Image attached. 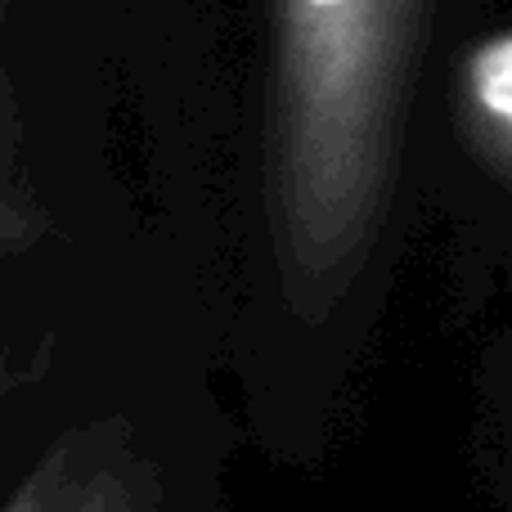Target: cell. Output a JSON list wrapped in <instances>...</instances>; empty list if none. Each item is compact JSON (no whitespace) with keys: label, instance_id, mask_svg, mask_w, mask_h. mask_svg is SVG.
Instances as JSON below:
<instances>
[{"label":"cell","instance_id":"obj_1","mask_svg":"<svg viewBox=\"0 0 512 512\" xmlns=\"http://www.w3.org/2000/svg\"><path fill=\"white\" fill-rule=\"evenodd\" d=\"M274 5V207L315 288L369 248L400 153L427 0Z\"/></svg>","mask_w":512,"mask_h":512},{"label":"cell","instance_id":"obj_2","mask_svg":"<svg viewBox=\"0 0 512 512\" xmlns=\"http://www.w3.org/2000/svg\"><path fill=\"white\" fill-rule=\"evenodd\" d=\"M463 108L481 149L512 176V27L477 41L463 59Z\"/></svg>","mask_w":512,"mask_h":512}]
</instances>
